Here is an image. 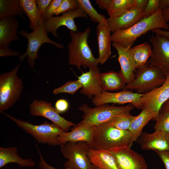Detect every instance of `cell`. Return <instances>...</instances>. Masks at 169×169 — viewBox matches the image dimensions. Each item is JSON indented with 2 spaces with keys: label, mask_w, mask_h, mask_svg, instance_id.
Here are the masks:
<instances>
[{
  "label": "cell",
  "mask_w": 169,
  "mask_h": 169,
  "mask_svg": "<svg viewBox=\"0 0 169 169\" xmlns=\"http://www.w3.org/2000/svg\"><path fill=\"white\" fill-rule=\"evenodd\" d=\"M144 10L135 7L116 17L106 18L111 32L128 28L144 18Z\"/></svg>",
  "instance_id": "ac0fdd59"
},
{
  "label": "cell",
  "mask_w": 169,
  "mask_h": 169,
  "mask_svg": "<svg viewBox=\"0 0 169 169\" xmlns=\"http://www.w3.org/2000/svg\"><path fill=\"white\" fill-rule=\"evenodd\" d=\"M142 95L128 90H123L115 92L103 90L100 94L93 97L92 102L96 106L109 103L118 104L128 103L137 108L142 109L140 100Z\"/></svg>",
  "instance_id": "7c38bea8"
},
{
  "label": "cell",
  "mask_w": 169,
  "mask_h": 169,
  "mask_svg": "<svg viewBox=\"0 0 169 169\" xmlns=\"http://www.w3.org/2000/svg\"><path fill=\"white\" fill-rule=\"evenodd\" d=\"M17 148L16 147H0V168L10 163H15L23 167L30 168L36 165L33 160L23 159L17 153Z\"/></svg>",
  "instance_id": "484cf974"
},
{
  "label": "cell",
  "mask_w": 169,
  "mask_h": 169,
  "mask_svg": "<svg viewBox=\"0 0 169 169\" xmlns=\"http://www.w3.org/2000/svg\"><path fill=\"white\" fill-rule=\"evenodd\" d=\"M90 31L89 27L83 32L69 31L71 40L68 45L69 64L79 69L81 67L84 68H96L99 64L98 59L94 57L88 44Z\"/></svg>",
  "instance_id": "7a4b0ae2"
},
{
  "label": "cell",
  "mask_w": 169,
  "mask_h": 169,
  "mask_svg": "<svg viewBox=\"0 0 169 169\" xmlns=\"http://www.w3.org/2000/svg\"><path fill=\"white\" fill-rule=\"evenodd\" d=\"M82 87V85L78 79L74 81L70 80L62 86L54 89L53 93L54 95L63 93L73 95Z\"/></svg>",
  "instance_id": "d6a6232c"
},
{
  "label": "cell",
  "mask_w": 169,
  "mask_h": 169,
  "mask_svg": "<svg viewBox=\"0 0 169 169\" xmlns=\"http://www.w3.org/2000/svg\"><path fill=\"white\" fill-rule=\"evenodd\" d=\"M44 24L43 22L37 29L33 31L31 33H28L24 30H21L19 34L25 37L28 40V43L25 51L19 56V60L23 61L27 57V61L30 67L33 69L35 61L39 57L38 51L42 45L44 43H49L54 45L57 48L62 49L64 46L61 44L57 43L51 40L47 35Z\"/></svg>",
  "instance_id": "ba28073f"
},
{
  "label": "cell",
  "mask_w": 169,
  "mask_h": 169,
  "mask_svg": "<svg viewBox=\"0 0 169 169\" xmlns=\"http://www.w3.org/2000/svg\"><path fill=\"white\" fill-rule=\"evenodd\" d=\"M79 8L78 0H63L59 6L54 12V15L57 16L60 14Z\"/></svg>",
  "instance_id": "e575fe53"
},
{
  "label": "cell",
  "mask_w": 169,
  "mask_h": 169,
  "mask_svg": "<svg viewBox=\"0 0 169 169\" xmlns=\"http://www.w3.org/2000/svg\"><path fill=\"white\" fill-rule=\"evenodd\" d=\"M161 9L160 0H148V3L144 10V18L149 17Z\"/></svg>",
  "instance_id": "d590c367"
},
{
  "label": "cell",
  "mask_w": 169,
  "mask_h": 169,
  "mask_svg": "<svg viewBox=\"0 0 169 169\" xmlns=\"http://www.w3.org/2000/svg\"><path fill=\"white\" fill-rule=\"evenodd\" d=\"M162 16L164 21L167 23L169 21V7L161 10Z\"/></svg>",
  "instance_id": "ee69618b"
},
{
  "label": "cell",
  "mask_w": 169,
  "mask_h": 169,
  "mask_svg": "<svg viewBox=\"0 0 169 169\" xmlns=\"http://www.w3.org/2000/svg\"><path fill=\"white\" fill-rule=\"evenodd\" d=\"M29 111L31 115L45 117L64 132H68L69 128L75 125L61 116L51 102L35 100L30 104Z\"/></svg>",
  "instance_id": "8fae6325"
},
{
  "label": "cell",
  "mask_w": 169,
  "mask_h": 169,
  "mask_svg": "<svg viewBox=\"0 0 169 169\" xmlns=\"http://www.w3.org/2000/svg\"><path fill=\"white\" fill-rule=\"evenodd\" d=\"M134 107L131 104L122 106L105 104L91 108L84 104L78 108L83 113V120L78 124L83 125L97 126L107 122L118 114L131 111Z\"/></svg>",
  "instance_id": "8992f818"
},
{
  "label": "cell",
  "mask_w": 169,
  "mask_h": 169,
  "mask_svg": "<svg viewBox=\"0 0 169 169\" xmlns=\"http://www.w3.org/2000/svg\"><path fill=\"white\" fill-rule=\"evenodd\" d=\"M20 55L19 52L11 49L9 48L8 47L0 46V57Z\"/></svg>",
  "instance_id": "f35d334b"
},
{
  "label": "cell",
  "mask_w": 169,
  "mask_h": 169,
  "mask_svg": "<svg viewBox=\"0 0 169 169\" xmlns=\"http://www.w3.org/2000/svg\"><path fill=\"white\" fill-rule=\"evenodd\" d=\"M155 120V130L164 131L169 134V112H159Z\"/></svg>",
  "instance_id": "836d02e7"
},
{
  "label": "cell",
  "mask_w": 169,
  "mask_h": 169,
  "mask_svg": "<svg viewBox=\"0 0 169 169\" xmlns=\"http://www.w3.org/2000/svg\"><path fill=\"white\" fill-rule=\"evenodd\" d=\"M80 8L94 22L100 24L106 19L105 16L99 14L94 8L89 0H78Z\"/></svg>",
  "instance_id": "1f68e13d"
},
{
  "label": "cell",
  "mask_w": 169,
  "mask_h": 169,
  "mask_svg": "<svg viewBox=\"0 0 169 169\" xmlns=\"http://www.w3.org/2000/svg\"><path fill=\"white\" fill-rule=\"evenodd\" d=\"M25 13L21 7L19 0H0V18L19 16L24 19Z\"/></svg>",
  "instance_id": "f546056e"
},
{
  "label": "cell",
  "mask_w": 169,
  "mask_h": 169,
  "mask_svg": "<svg viewBox=\"0 0 169 169\" xmlns=\"http://www.w3.org/2000/svg\"><path fill=\"white\" fill-rule=\"evenodd\" d=\"M39 153L40 159L39 162V167L40 169H58L48 164L45 161L38 147L37 146ZM64 169H73L71 168H65Z\"/></svg>",
  "instance_id": "60d3db41"
},
{
  "label": "cell",
  "mask_w": 169,
  "mask_h": 169,
  "mask_svg": "<svg viewBox=\"0 0 169 169\" xmlns=\"http://www.w3.org/2000/svg\"><path fill=\"white\" fill-rule=\"evenodd\" d=\"M95 169H100L99 168H98L96 167H95Z\"/></svg>",
  "instance_id": "c3c4849f"
},
{
  "label": "cell",
  "mask_w": 169,
  "mask_h": 169,
  "mask_svg": "<svg viewBox=\"0 0 169 169\" xmlns=\"http://www.w3.org/2000/svg\"><path fill=\"white\" fill-rule=\"evenodd\" d=\"M88 16L80 8L68 11L59 16H53L44 21L47 32L50 33L56 38L58 37L57 30L60 27L64 26L70 31L77 32L78 27L74 19L77 18H87Z\"/></svg>",
  "instance_id": "5bb4252c"
},
{
  "label": "cell",
  "mask_w": 169,
  "mask_h": 169,
  "mask_svg": "<svg viewBox=\"0 0 169 169\" xmlns=\"http://www.w3.org/2000/svg\"><path fill=\"white\" fill-rule=\"evenodd\" d=\"M88 155L93 165L100 169H120L115 157L108 151L90 149Z\"/></svg>",
  "instance_id": "d4e9b609"
},
{
  "label": "cell",
  "mask_w": 169,
  "mask_h": 169,
  "mask_svg": "<svg viewBox=\"0 0 169 169\" xmlns=\"http://www.w3.org/2000/svg\"><path fill=\"white\" fill-rule=\"evenodd\" d=\"M128 111L118 114L106 122L120 130L128 131L131 123L136 116L132 115Z\"/></svg>",
  "instance_id": "4dcf8cb0"
},
{
  "label": "cell",
  "mask_w": 169,
  "mask_h": 169,
  "mask_svg": "<svg viewBox=\"0 0 169 169\" xmlns=\"http://www.w3.org/2000/svg\"><path fill=\"white\" fill-rule=\"evenodd\" d=\"M169 99V76L159 87L147 93L143 94L140 103L142 109L148 108L158 115L162 105Z\"/></svg>",
  "instance_id": "9a60e30c"
},
{
  "label": "cell",
  "mask_w": 169,
  "mask_h": 169,
  "mask_svg": "<svg viewBox=\"0 0 169 169\" xmlns=\"http://www.w3.org/2000/svg\"><path fill=\"white\" fill-rule=\"evenodd\" d=\"M19 23L15 17H4L0 20V46L8 47L13 41H19L18 36Z\"/></svg>",
  "instance_id": "7402d4cb"
},
{
  "label": "cell",
  "mask_w": 169,
  "mask_h": 169,
  "mask_svg": "<svg viewBox=\"0 0 169 169\" xmlns=\"http://www.w3.org/2000/svg\"><path fill=\"white\" fill-rule=\"evenodd\" d=\"M69 103L65 99H60L55 102V108L59 113H63L67 111L69 107Z\"/></svg>",
  "instance_id": "74e56055"
},
{
  "label": "cell",
  "mask_w": 169,
  "mask_h": 169,
  "mask_svg": "<svg viewBox=\"0 0 169 169\" xmlns=\"http://www.w3.org/2000/svg\"><path fill=\"white\" fill-rule=\"evenodd\" d=\"M155 33L149 36L152 52L147 64L159 68L166 77L169 76V37Z\"/></svg>",
  "instance_id": "30bf717a"
},
{
  "label": "cell",
  "mask_w": 169,
  "mask_h": 169,
  "mask_svg": "<svg viewBox=\"0 0 169 169\" xmlns=\"http://www.w3.org/2000/svg\"><path fill=\"white\" fill-rule=\"evenodd\" d=\"M169 112V99L162 106L159 112Z\"/></svg>",
  "instance_id": "7dc6e473"
},
{
  "label": "cell",
  "mask_w": 169,
  "mask_h": 169,
  "mask_svg": "<svg viewBox=\"0 0 169 169\" xmlns=\"http://www.w3.org/2000/svg\"><path fill=\"white\" fill-rule=\"evenodd\" d=\"M152 32L169 37V30H164L160 28H156L151 30Z\"/></svg>",
  "instance_id": "f6af8a7d"
},
{
  "label": "cell",
  "mask_w": 169,
  "mask_h": 169,
  "mask_svg": "<svg viewBox=\"0 0 169 169\" xmlns=\"http://www.w3.org/2000/svg\"><path fill=\"white\" fill-rule=\"evenodd\" d=\"M2 113L32 136L38 143L54 146L60 145L57 138L59 135L64 131L58 125L46 121L39 125H34L15 118L4 112Z\"/></svg>",
  "instance_id": "52a82bcc"
},
{
  "label": "cell",
  "mask_w": 169,
  "mask_h": 169,
  "mask_svg": "<svg viewBox=\"0 0 169 169\" xmlns=\"http://www.w3.org/2000/svg\"><path fill=\"white\" fill-rule=\"evenodd\" d=\"M112 46L116 50L118 60L120 67L119 72L124 78L126 84L132 81L135 79L136 70L131 55L130 49L132 46L125 47L119 44L113 42Z\"/></svg>",
  "instance_id": "44dd1931"
},
{
  "label": "cell",
  "mask_w": 169,
  "mask_h": 169,
  "mask_svg": "<svg viewBox=\"0 0 169 169\" xmlns=\"http://www.w3.org/2000/svg\"><path fill=\"white\" fill-rule=\"evenodd\" d=\"M151 52V45L146 42L130 48L131 55L135 69H139L146 64Z\"/></svg>",
  "instance_id": "83f0119b"
},
{
  "label": "cell",
  "mask_w": 169,
  "mask_h": 169,
  "mask_svg": "<svg viewBox=\"0 0 169 169\" xmlns=\"http://www.w3.org/2000/svg\"><path fill=\"white\" fill-rule=\"evenodd\" d=\"M100 79L103 90H118L123 89L126 84L120 73L115 71L100 73Z\"/></svg>",
  "instance_id": "4316f807"
},
{
  "label": "cell",
  "mask_w": 169,
  "mask_h": 169,
  "mask_svg": "<svg viewBox=\"0 0 169 169\" xmlns=\"http://www.w3.org/2000/svg\"><path fill=\"white\" fill-rule=\"evenodd\" d=\"M19 1L21 7L29 20L30 28L33 31L38 28L41 23L44 21L36 0H19Z\"/></svg>",
  "instance_id": "f1b7e54d"
},
{
  "label": "cell",
  "mask_w": 169,
  "mask_h": 169,
  "mask_svg": "<svg viewBox=\"0 0 169 169\" xmlns=\"http://www.w3.org/2000/svg\"><path fill=\"white\" fill-rule=\"evenodd\" d=\"M95 126L79 125H74L69 132H64L59 135L57 140L60 144L67 142L84 141L91 145L93 136Z\"/></svg>",
  "instance_id": "d6986e66"
},
{
  "label": "cell",
  "mask_w": 169,
  "mask_h": 169,
  "mask_svg": "<svg viewBox=\"0 0 169 169\" xmlns=\"http://www.w3.org/2000/svg\"><path fill=\"white\" fill-rule=\"evenodd\" d=\"M99 68L89 69L88 71L83 72L77 77L78 79L81 83L82 87L80 93L86 96L89 98H93L100 94L102 91L100 79Z\"/></svg>",
  "instance_id": "e0dca14e"
},
{
  "label": "cell",
  "mask_w": 169,
  "mask_h": 169,
  "mask_svg": "<svg viewBox=\"0 0 169 169\" xmlns=\"http://www.w3.org/2000/svg\"><path fill=\"white\" fill-rule=\"evenodd\" d=\"M156 28L169 29V25L163 18L161 9L149 17L143 18L128 28L113 33L111 35V41L127 47L132 46L141 35Z\"/></svg>",
  "instance_id": "6da1fadb"
},
{
  "label": "cell",
  "mask_w": 169,
  "mask_h": 169,
  "mask_svg": "<svg viewBox=\"0 0 169 169\" xmlns=\"http://www.w3.org/2000/svg\"><path fill=\"white\" fill-rule=\"evenodd\" d=\"M131 140V135L129 131L119 129L105 122L95 126L90 149L108 151L124 146L130 147Z\"/></svg>",
  "instance_id": "3957f363"
},
{
  "label": "cell",
  "mask_w": 169,
  "mask_h": 169,
  "mask_svg": "<svg viewBox=\"0 0 169 169\" xmlns=\"http://www.w3.org/2000/svg\"><path fill=\"white\" fill-rule=\"evenodd\" d=\"M99 8L105 9L109 18L118 16L136 7L135 0H96Z\"/></svg>",
  "instance_id": "603a6c76"
},
{
  "label": "cell",
  "mask_w": 169,
  "mask_h": 169,
  "mask_svg": "<svg viewBox=\"0 0 169 169\" xmlns=\"http://www.w3.org/2000/svg\"><path fill=\"white\" fill-rule=\"evenodd\" d=\"M166 78L159 68L146 64L138 69L134 79L126 84L123 89L135 90L138 93L145 94L161 85Z\"/></svg>",
  "instance_id": "5b68a950"
},
{
  "label": "cell",
  "mask_w": 169,
  "mask_h": 169,
  "mask_svg": "<svg viewBox=\"0 0 169 169\" xmlns=\"http://www.w3.org/2000/svg\"><path fill=\"white\" fill-rule=\"evenodd\" d=\"M61 152L67 159L65 168L73 169H95L88 155L89 144L85 142H67L60 145Z\"/></svg>",
  "instance_id": "9c48e42d"
},
{
  "label": "cell",
  "mask_w": 169,
  "mask_h": 169,
  "mask_svg": "<svg viewBox=\"0 0 169 169\" xmlns=\"http://www.w3.org/2000/svg\"><path fill=\"white\" fill-rule=\"evenodd\" d=\"M114 156L120 169H147V164L141 154L128 146L114 148L108 150Z\"/></svg>",
  "instance_id": "4fadbf2b"
},
{
  "label": "cell",
  "mask_w": 169,
  "mask_h": 169,
  "mask_svg": "<svg viewBox=\"0 0 169 169\" xmlns=\"http://www.w3.org/2000/svg\"><path fill=\"white\" fill-rule=\"evenodd\" d=\"M63 0H53L47 7L42 14L44 21L53 16L54 13L61 3Z\"/></svg>",
  "instance_id": "8d00e7d4"
},
{
  "label": "cell",
  "mask_w": 169,
  "mask_h": 169,
  "mask_svg": "<svg viewBox=\"0 0 169 169\" xmlns=\"http://www.w3.org/2000/svg\"><path fill=\"white\" fill-rule=\"evenodd\" d=\"M52 1V0H36L37 5L42 15Z\"/></svg>",
  "instance_id": "b9f144b4"
},
{
  "label": "cell",
  "mask_w": 169,
  "mask_h": 169,
  "mask_svg": "<svg viewBox=\"0 0 169 169\" xmlns=\"http://www.w3.org/2000/svg\"><path fill=\"white\" fill-rule=\"evenodd\" d=\"M142 110L141 113L135 116L128 130L131 136L130 148L142 133L144 127L151 120H155L158 115L156 112L148 108H144Z\"/></svg>",
  "instance_id": "cb8c5ba5"
},
{
  "label": "cell",
  "mask_w": 169,
  "mask_h": 169,
  "mask_svg": "<svg viewBox=\"0 0 169 169\" xmlns=\"http://www.w3.org/2000/svg\"><path fill=\"white\" fill-rule=\"evenodd\" d=\"M160 7L161 10L169 7V0H160Z\"/></svg>",
  "instance_id": "bcb514c9"
},
{
  "label": "cell",
  "mask_w": 169,
  "mask_h": 169,
  "mask_svg": "<svg viewBox=\"0 0 169 169\" xmlns=\"http://www.w3.org/2000/svg\"><path fill=\"white\" fill-rule=\"evenodd\" d=\"M17 64L11 71L0 75V112L12 107L18 100L23 91V85L17 73L20 67Z\"/></svg>",
  "instance_id": "277c9868"
},
{
  "label": "cell",
  "mask_w": 169,
  "mask_h": 169,
  "mask_svg": "<svg viewBox=\"0 0 169 169\" xmlns=\"http://www.w3.org/2000/svg\"><path fill=\"white\" fill-rule=\"evenodd\" d=\"M110 29L106 19L98 24L96 28V36L98 45L99 63L103 64L111 54Z\"/></svg>",
  "instance_id": "ffe728a7"
},
{
  "label": "cell",
  "mask_w": 169,
  "mask_h": 169,
  "mask_svg": "<svg viewBox=\"0 0 169 169\" xmlns=\"http://www.w3.org/2000/svg\"><path fill=\"white\" fill-rule=\"evenodd\" d=\"M155 151L161 159L166 169H169V151Z\"/></svg>",
  "instance_id": "ab89813d"
},
{
  "label": "cell",
  "mask_w": 169,
  "mask_h": 169,
  "mask_svg": "<svg viewBox=\"0 0 169 169\" xmlns=\"http://www.w3.org/2000/svg\"><path fill=\"white\" fill-rule=\"evenodd\" d=\"M136 141L143 150L169 151V134L164 131L155 130L151 133L142 132Z\"/></svg>",
  "instance_id": "2e32d148"
},
{
  "label": "cell",
  "mask_w": 169,
  "mask_h": 169,
  "mask_svg": "<svg viewBox=\"0 0 169 169\" xmlns=\"http://www.w3.org/2000/svg\"><path fill=\"white\" fill-rule=\"evenodd\" d=\"M148 0H135L136 7L144 10Z\"/></svg>",
  "instance_id": "7bdbcfd3"
}]
</instances>
